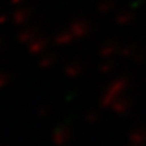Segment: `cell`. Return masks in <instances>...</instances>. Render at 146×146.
<instances>
[{
	"instance_id": "8992f818",
	"label": "cell",
	"mask_w": 146,
	"mask_h": 146,
	"mask_svg": "<svg viewBox=\"0 0 146 146\" xmlns=\"http://www.w3.org/2000/svg\"><path fill=\"white\" fill-rule=\"evenodd\" d=\"M98 53L103 59L107 61V59L113 58L117 53H120V47H118L117 42H106V44H103L101 47H100Z\"/></svg>"
},
{
	"instance_id": "5b68a950",
	"label": "cell",
	"mask_w": 146,
	"mask_h": 146,
	"mask_svg": "<svg viewBox=\"0 0 146 146\" xmlns=\"http://www.w3.org/2000/svg\"><path fill=\"white\" fill-rule=\"evenodd\" d=\"M48 47V39L42 36H36L33 40L28 44V51L31 54H42Z\"/></svg>"
},
{
	"instance_id": "277c9868",
	"label": "cell",
	"mask_w": 146,
	"mask_h": 146,
	"mask_svg": "<svg viewBox=\"0 0 146 146\" xmlns=\"http://www.w3.org/2000/svg\"><path fill=\"white\" fill-rule=\"evenodd\" d=\"M131 107H132V100L127 98L126 95H123V96H120L117 101H113L109 109L112 110L113 113H117V115H123L127 110H131Z\"/></svg>"
},
{
	"instance_id": "ffe728a7",
	"label": "cell",
	"mask_w": 146,
	"mask_h": 146,
	"mask_svg": "<svg viewBox=\"0 0 146 146\" xmlns=\"http://www.w3.org/2000/svg\"><path fill=\"white\" fill-rule=\"evenodd\" d=\"M9 19H11V17L8 16V13H2V14H0V27L5 25V23H8Z\"/></svg>"
},
{
	"instance_id": "9c48e42d",
	"label": "cell",
	"mask_w": 146,
	"mask_h": 146,
	"mask_svg": "<svg viewBox=\"0 0 146 146\" xmlns=\"http://www.w3.org/2000/svg\"><path fill=\"white\" fill-rule=\"evenodd\" d=\"M36 36H37V30L36 28H27V30H23V31L19 33L17 40H19L20 44H23V45H28Z\"/></svg>"
},
{
	"instance_id": "ac0fdd59",
	"label": "cell",
	"mask_w": 146,
	"mask_h": 146,
	"mask_svg": "<svg viewBox=\"0 0 146 146\" xmlns=\"http://www.w3.org/2000/svg\"><path fill=\"white\" fill-rule=\"evenodd\" d=\"M98 120H100V113L95 112V110H92V112H89L87 115H86V121H87V123H90V124L96 123Z\"/></svg>"
},
{
	"instance_id": "5bb4252c",
	"label": "cell",
	"mask_w": 146,
	"mask_h": 146,
	"mask_svg": "<svg viewBox=\"0 0 146 146\" xmlns=\"http://www.w3.org/2000/svg\"><path fill=\"white\" fill-rule=\"evenodd\" d=\"M113 8H115V2H112V0H104V2H101L96 6V11H98L100 14H107V13H110Z\"/></svg>"
},
{
	"instance_id": "e0dca14e",
	"label": "cell",
	"mask_w": 146,
	"mask_h": 146,
	"mask_svg": "<svg viewBox=\"0 0 146 146\" xmlns=\"http://www.w3.org/2000/svg\"><path fill=\"white\" fill-rule=\"evenodd\" d=\"M9 81H11V76L5 72H0V89L6 87V86L9 84Z\"/></svg>"
},
{
	"instance_id": "7a4b0ae2",
	"label": "cell",
	"mask_w": 146,
	"mask_h": 146,
	"mask_svg": "<svg viewBox=\"0 0 146 146\" xmlns=\"http://www.w3.org/2000/svg\"><path fill=\"white\" fill-rule=\"evenodd\" d=\"M67 30L70 31L72 36L75 37V40H76V39H82V37L87 36L90 33V30H92V25H90V22L86 19H78V20H75V22H72Z\"/></svg>"
},
{
	"instance_id": "44dd1931",
	"label": "cell",
	"mask_w": 146,
	"mask_h": 146,
	"mask_svg": "<svg viewBox=\"0 0 146 146\" xmlns=\"http://www.w3.org/2000/svg\"><path fill=\"white\" fill-rule=\"evenodd\" d=\"M23 0H11V3L13 5H19V3H22Z\"/></svg>"
},
{
	"instance_id": "ba28073f",
	"label": "cell",
	"mask_w": 146,
	"mask_h": 146,
	"mask_svg": "<svg viewBox=\"0 0 146 146\" xmlns=\"http://www.w3.org/2000/svg\"><path fill=\"white\" fill-rule=\"evenodd\" d=\"M82 72H84V65H82L81 62H72V64H68L67 67L64 68L65 76H67V78H70V79L78 78Z\"/></svg>"
},
{
	"instance_id": "52a82bcc",
	"label": "cell",
	"mask_w": 146,
	"mask_h": 146,
	"mask_svg": "<svg viewBox=\"0 0 146 146\" xmlns=\"http://www.w3.org/2000/svg\"><path fill=\"white\" fill-rule=\"evenodd\" d=\"M30 17H31V9L25 8V6H20V8H17L16 11L13 13L11 20L16 25H23V23H27L30 20Z\"/></svg>"
},
{
	"instance_id": "30bf717a",
	"label": "cell",
	"mask_w": 146,
	"mask_h": 146,
	"mask_svg": "<svg viewBox=\"0 0 146 146\" xmlns=\"http://www.w3.org/2000/svg\"><path fill=\"white\" fill-rule=\"evenodd\" d=\"M129 143L146 145V129H135L129 134Z\"/></svg>"
},
{
	"instance_id": "7c38bea8",
	"label": "cell",
	"mask_w": 146,
	"mask_h": 146,
	"mask_svg": "<svg viewBox=\"0 0 146 146\" xmlns=\"http://www.w3.org/2000/svg\"><path fill=\"white\" fill-rule=\"evenodd\" d=\"M54 42H56L58 45H68V44L75 42V37L72 36V33L68 30H64L54 37Z\"/></svg>"
},
{
	"instance_id": "d6986e66",
	"label": "cell",
	"mask_w": 146,
	"mask_h": 146,
	"mask_svg": "<svg viewBox=\"0 0 146 146\" xmlns=\"http://www.w3.org/2000/svg\"><path fill=\"white\" fill-rule=\"evenodd\" d=\"M37 115H39V118H47L48 115H50V107H48V106H42L39 109V112H37Z\"/></svg>"
},
{
	"instance_id": "8fae6325",
	"label": "cell",
	"mask_w": 146,
	"mask_h": 146,
	"mask_svg": "<svg viewBox=\"0 0 146 146\" xmlns=\"http://www.w3.org/2000/svg\"><path fill=\"white\" fill-rule=\"evenodd\" d=\"M134 17L135 16H134L132 11H121L120 14H117L115 22L118 23V25H121V27H126V25H129V23H132Z\"/></svg>"
},
{
	"instance_id": "9a60e30c",
	"label": "cell",
	"mask_w": 146,
	"mask_h": 146,
	"mask_svg": "<svg viewBox=\"0 0 146 146\" xmlns=\"http://www.w3.org/2000/svg\"><path fill=\"white\" fill-rule=\"evenodd\" d=\"M135 53H137V50H135L134 47H123V48H120V54H121L123 58H129V59H132Z\"/></svg>"
},
{
	"instance_id": "3957f363",
	"label": "cell",
	"mask_w": 146,
	"mask_h": 146,
	"mask_svg": "<svg viewBox=\"0 0 146 146\" xmlns=\"http://www.w3.org/2000/svg\"><path fill=\"white\" fill-rule=\"evenodd\" d=\"M70 137H72V131H70V127H68L67 124H61V126H58L56 129L53 131V135H51L53 143L56 146H65L67 141L70 140Z\"/></svg>"
},
{
	"instance_id": "4fadbf2b",
	"label": "cell",
	"mask_w": 146,
	"mask_h": 146,
	"mask_svg": "<svg viewBox=\"0 0 146 146\" xmlns=\"http://www.w3.org/2000/svg\"><path fill=\"white\" fill-rule=\"evenodd\" d=\"M37 64H39L40 68H51L56 64V56L54 54H44V56H40Z\"/></svg>"
},
{
	"instance_id": "6da1fadb",
	"label": "cell",
	"mask_w": 146,
	"mask_h": 146,
	"mask_svg": "<svg viewBox=\"0 0 146 146\" xmlns=\"http://www.w3.org/2000/svg\"><path fill=\"white\" fill-rule=\"evenodd\" d=\"M127 87H129V78L126 76H120V78L113 79L107 89L103 92L101 98H100V104L101 107H110L113 101H117L120 96H123L126 93Z\"/></svg>"
},
{
	"instance_id": "7402d4cb",
	"label": "cell",
	"mask_w": 146,
	"mask_h": 146,
	"mask_svg": "<svg viewBox=\"0 0 146 146\" xmlns=\"http://www.w3.org/2000/svg\"><path fill=\"white\" fill-rule=\"evenodd\" d=\"M127 146H143V145H137V143H129Z\"/></svg>"
},
{
	"instance_id": "2e32d148",
	"label": "cell",
	"mask_w": 146,
	"mask_h": 146,
	"mask_svg": "<svg viewBox=\"0 0 146 146\" xmlns=\"http://www.w3.org/2000/svg\"><path fill=\"white\" fill-rule=\"evenodd\" d=\"M113 67H115V65H113V62H104V64H101L100 65V73H103V75H107V73H110L113 70Z\"/></svg>"
}]
</instances>
